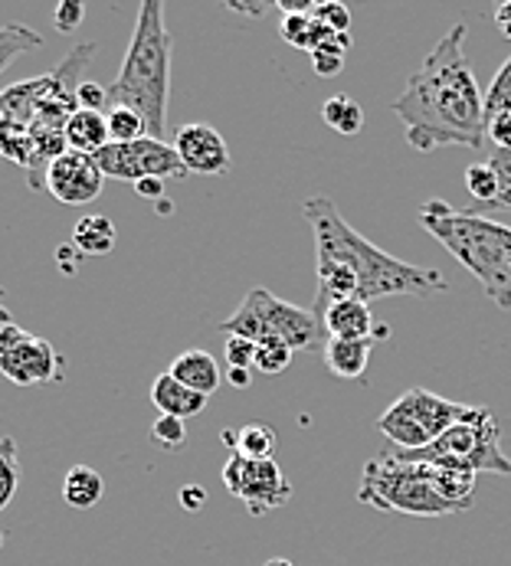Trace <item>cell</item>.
<instances>
[{
    "mask_svg": "<svg viewBox=\"0 0 511 566\" xmlns=\"http://www.w3.org/2000/svg\"><path fill=\"white\" fill-rule=\"evenodd\" d=\"M177 497H180V507L184 511H200L204 501H207V491H204V485H184Z\"/></svg>",
    "mask_w": 511,
    "mask_h": 566,
    "instance_id": "38",
    "label": "cell"
},
{
    "mask_svg": "<svg viewBox=\"0 0 511 566\" xmlns=\"http://www.w3.org/2000/svg\"><path fill=\"white\" fill-rule=\"evenodd\" d=\"M76 252H80L76 245H60V249H56V259L63 262V269H66V272H73V262H76Z\"/></svg>",
    "mask_w": 511,
    "mask_h": 566,
    "instance_id": "42",
    "label": "cell"
},
{
    "mask_svg": "<svg viewBox=\"0 0 511 566\" xmlns=\"http://www.w3.org/2000/svg\"><path fill=\"white\" fill-rule=\"evenodd\" d=\"M351 50V33H335L328 43H322L319 50H312V70L319 76H338L341 66H344V56Z\"/></svg>",
    "mask_w": 511,
    "mask_h": 566,
    "instance_id": "26",
    "label": "cell"
},
{
    "mask_svg": "<svg viewBox=\"0 0 511 566\" xmlns=\"http://www.w3.org/2000/svg\"><path fill=\"white\" fill-rule=\"evenodd\" d=\"M489 164L499 174V200L492 203V210H511V148H505V151L492 148Z\"/></svg>",
    "mask_w": 511,
    "mask_h": 566,
    "instance_id": "31",
    "label": "cell"
},
{
    "mask_svg": "<svg viewBox=\"0 0 511 566\" xmlns=\"http://www.w3.org/2000/svg\"><path fill=\"white\" fill-rule=\"evenodd\" d=\"M322 122L338 135H357L364 128V108L351 95H332L322 105Z\"/></svg>",
    "mask_w": 511,
    "mask_h": 566,
    "instance_id": "21",
    "label": "cell"
},
{
    "mask_svg": "<svg viewBox=\"0 0 511 566\" xmlns=\"http://www.w3.org/2000/svg\"><path fill=\"white\" fill-rule=\"evenodd\" d=\"M17 132H20V128H17V125H10V122L0 115V155H7V148H10V138H13Z\"/></svg>",
    "mask_w": 511,
    "mask_h": 566,
    "instance_id": "41",
    "label": "cell"
},
{
    "mask_svg": "<svg viewBox=\"0 0 511 566\" xmlns=\"http://www.w3.org/2000/svg\"><path fill=\"white\" fill-rule=\"evenodd\" d=\"M40 46H43V36H40L36 30L23 27V23H7V27H0V73H3L13 60L27 56L30 50H40Z\"/></svg>",
    "mask_w": 511,
    "mask_h": 566,
    "instance_id": "23",
    "label": "cell"
},
{
    "mask_svg": "<svg viewBox=\"0 0 511 566\" xmlns=\"http://www.w3.org/2000/svg\"><path fill=\"white\" fill-rule=\"evenodd\" d=\"M410 462H429L439 469L472 472V475H511V459L502 452V429L486 406H469V412L449 426L432 446L420 452H400Z\"/></svg>",
    "mask_w": 511,
    "mask_h": 566,
    "instance_id": "6",
    "label": "cell"
},
{
    "mask_svg": "<svg viewBox=\"0 0 511 566\" xmlns=\"http://www.w3.org/2000/svg\"><path fill=\"white\" fill-rule=\"evenodd\" d=\"M223 357H227V367H240V370H250L255 364V344L247 337H227L223 344Z\"/></svg>",
    "mask_w": 511,
    "mask_h": 566,
    "instance_id": "33",
    "label": "cell"
},
{
    "mask_svg": "<svg viewBox=\"0 0 511 566\" xmlns=\"http://www.w3.org/2000/svg\"><path fill=\"white\" fill-rule=\"evenodd\" d=\"M152 403L158 406L161 416H174V419H190L197 412H204L207 397L194 394L190 387H184L180 380H174L170 374H161L152 384Z\"/></svg>",
    "mask_w": 511,
    "mask_h": 566,
    "instance_id": "18",
    "label": "cell"
},
{
    "mask_svg": "<svg viewBox=\"0 0 511 566\" xmlns=\"http://www.w3.org/2000/svg\"><path fill=\"white\" fill-rule=\"evenodd\" d=\"M105 118H108V138H112V145H132V142L148 138V128H145L142 115H135L132 108L112 105Z\"/></svg>",
    "mask_w": 511,
    "mask_h": 566,
    "instance_id": "25",
    "label": "cell"
},
{
    "mask_svg": "<svg viewBox=\"0 0 511 566\" xmlns=\"http://www.w3.org/2000/svg\"><path fill=\"white\" fill-rule=\"evenodd\" d=\"M302 213L315 237V262H332L354 275L357 282V302H377L390 295H414L432 298L449 292V282L436 272L414 262H404L380 245L364 240L335 207L332 197H309L302 203Z\"/></svg>",
    "mask_w": 511,
    "mask_h": 566,
    "instance_id": "2",
    "label": "cell"
},
{
    "mask_svg": "<svg viewBox=\"0 0 511 566\" xmlns=\"http://www.w3.org/2000/svg\"><path fill=\"white\" fill-rule=\"evenodd\" d=\"M476 479L479 475L472 472L410 462L400 452H390L364 465L357 501L377 511H397L410 517H449L472 507Z\"/></svg>",
    "mask_w": 511,
    "mask_h": 566,
    "instance_id": "3",
    "label": "cell"
},
{
    "mask_svg": "<svg viewBox=\"0 0 511 566\" xmlns=\"http://www.w3.org/2000/svg\"><path fill=\"white\" fill-rule=\"evenodd\" d=\"M505 112H511V56L502 63V70L496 73V80L486 92V122Z\"/></svg>",
    "mask_w": 511,
    "mask_h": 566,
    "instance_id": "28",
    "label": "cell"
},
{
    "mask_svg": "<svg viewBox=\"0 0 511 566\" xmlns=\"http://www.w3.org/2000/svg\"><path fill=\"white\" fill-rule=\"evenodd\" d=\"M227 380L233 384V387H250V380H253V374L250 370H240V367H230V374H227Z\"/></svg>",
    "mask_w": 511,
    "mask_h": 566,
    "instance_id": "43",
    "label": "cell"
},
{
    "mask_svg": "<svg viewBox=\"0 0 511 566\" xmlns=\"http://www.w3.org/2000/svg\"><path fill=\"white\" fill-rule=\"evenodd\" d=\"M115 243H118V230L102 213H88L73 227V245L85 255H108Z\"/></svg>",
    "mask_w": 511,
    "mask_h": 566,
    "instance_id": "19",
    "label": "cell"
},
{
    "mask_svg": "<svg viewBox=\"0 0 511 566\" xmlns=\"http://www.w3.org/2000/svg\"><path fill=\"white\" fill-rule=\"evenodd\" d=\"M230 10H240V13H253V17H262L269 10V3H230Z\"/></svg>",
    "mask_w": 511,
    "mask_h": 566,
    "instance_id": "44",
    "label": "cell"
},
{
    "mask_svg": "<svg viewBox=\"0 0 511 566\" xmlns=\"http://www.w3.org/2000/svg\"><path fill=\"white\" fill-rule=\"evenodd\" d=\"M223 485L233 497H240L247 504V511L255 514V517L289 504V497H292V485L285 482L275 459L253 462V459H243V455L230 452V459L223 465Z\"/></svg>",
    "mask_w": 511,
    "mask_h": 566,
    "instance_id": "11",
    "label": "cell"
},
{
    "mask_svg": "<svg viewBox=\"0 0 511 566\" xmlns=\"http://www.w3.org/2000/svg\"><path fill=\"white\" fill-rule=\"evenodd\" d=\"M496 27L502 30V36H509L511 40V0L496 7Z\"/></svg>",
    "mask_w": 511,
    "mask_h": 566,
    "instance_id": "39",
    "label": "cell"
},
{
    "mask_svg": "<svg viewBox=\"0 0 511 566\" xmlns=\"http://www.w3.org/2000/svg\"><path fill=\"white\" fill-rule=\"evenodd\" d=\"M165 184L168 180H161V177H145V180L135 184V193L142 200H165Z\"/></svg>",
    "mask_w": 511,
    "mask_h": 566,
    "instance_id": "37",
    "label": "cell"
},
{
    "mask_svg": "<svg viewBox=\"0 0 511 566\" xmlns=\"http://www.w3.org/2000/svg\"><path fill=\"white\" fill-rule=\"evenodd\" d=\"M152 436H155V442H158L161 449L177 452V449L184 446V439H187V426H184V419H174V416H161V412H158V419H155V426H152Z\"/></svg>",
    "mask_w": 511,
    "mask_h": 566,
    "instance_id": "30",
    "label": "cell"
},
{
    "mask_svg": "<svg viewBox=\"0 0 511 566\" xmlns=\"http://www.w3.org/2000/svg\"><path fill=\"white\" fill-rule=\"evenodd\" d=\"M275 446H279V436L265 422H250L237 432V455H243V459L265 462L275 455Z\"/></svg>",
    "mask_w": 511,
    "mask_h": 566,
    "instance_id": "22",
    "label": "cell"
},
{
    "mask_svg": "<svg viewBox=\"0 0 511 566\" xmlns=\"http://www.w3.org/2000/svg\"><path fill=\"white\" fill-rule=\"evenodd\" d=\"M83 17L85 7L80 0H63V3H56V10H53V23H56L60 33H76V27H83Z\"/></svg>",
    "mask_w": 511,
    "mask_h": 566,
    "instance_id": "34",
    "label": "cell"
},
{
    "mask_svg": "<svg viewBox=\"0 0 511 566\" xmlns=\"http://www.w3.org/2000/svg\"><path fill=\"white\" fill-rule=\"evenodd\" d=\"M466 187H469V193L476 197V210H492V203L499 200V174H496V167L489 161H479V164H469L466 167Z\"/></svg>",
    "mask_w": 511,
    "mask_h": 566,
    "instance_id": "24",
    "label": "cell"
},
{
    "mask_svg": "<svg viewBox=\"0 0 511 566\" xmlns=\"http://www.w3.org/2000/svg\"><path fill=\"white\" fill-rule=\"evenodd\" d=\"M158 213H165V217H168V213H170V200H158Z\"/></svg>",
    "mask_w": 511,
    "mask_h": 566,
    "instance_id": "47",
    "label": "cell"
},
{
    "mask_svg": "<svg viewBox=\"0 0 511 566\" xmlns=\"http://www.w3.org/2000/svg\"><path fill=\"white\" fill-rule=\"evenodd\" d=\"M105 187V174L92 155H80V151H66L46 170V190L66 203V207H83L92 203Z\"/></svg>",
    "mask_w": 511,
    "mask_h": 566,
    "instance_id": "12",
    "label": "cell"
},
{
    "mask_svg": "<svg viewBox=\"0 0 511 566\" xmlns=\"http://www.w3.org/2000/svg\"><path fill=\"white\" fill-rule=\"evenodd\" d=\"M76 102L80 108H88V112H102V105H108V85H98V82L85 80L76 92Z\"/></svg>",
    "mask_w": 511,
    "mask_h": 566,
    "instance_id": "35",
    "label": "cell"
},
{
    "mask_svg": "<svg viewBox=\"0 0 511 566\" xmlns=\"http://www.w3.org/2000/svg\"><path fill=\"white\" fill-rule=\"evenodd\" d=\"M20 485V459H17V442L10 436L0 439V511L13 501Z\"/></svg>",
    "mask_w": 511,
    "mask_h": 566,
    "instance_id": "27",
    "label": "cell"
},
{
    "mask_svg": "<svg viewBox=\"0 0 511 566\" xmlns=\"http://www.w3.org/2000/svg\"><path fill=\"white\" fill-rule=\"evenodd\" d=\"M102 494H105V482H102V475H98L95 469H88V465H73V469L66 472L63 497H66L70 507L88 511V507H95V504L102 501Z\"/></svg>",
    "mask_w": 511,
    "mask_h": 566,
    "instance_id": "20",
    "label": "cell"
},
{
    "mask_svg": "<svg viewBox=\"0 0 511 566\" xmlns=\"http://www.w3.org/2000/svg\"><path fill=\"white\" fill-rule=\"evenodd\" d=\"M174 380H180L184 387H190L194 394L200 397H213L223 384V374H220V364L213 360V354L207 350H184L180 357H174L168 370Z\"/></svg>",
    "mask_w": 511,
    "mask_h": 566,
    "instance_id": "14",
    "label": "cell"
},
{
    "mask_svg": "<svg viewBox=\"0 0 511 566\" xmlns=\"http://www.w3.org/2000/svg\"><path fill=\"white\" fill-rule=\"evenodd\" d=\"M319 322H322L328 337H344V340L374 337V331H377L374 315H371V305L367 302H357V298H344V302L328 305Z\"/></svg>",
    "mask_w": 511,
    "mask_h": 566,
    "instance_id": "15",
    "label": "cell"
},
{
    "mask_svg": "<svg viewBox=\"0 0 511 566\" xmlns=\"http://www.w3.org/2000/svg\"><path fill=\"white\" fill-rule=\"evenodd\" d=\"M466 412L469 406L452 403L432 390L414 387L380 412L377 429L397 446V452H420L432 446L449 426H456Z\"/></svg>",
    "mask_w": 511,
    "mask_h": 566,
    "instance_id": "8",
    "label": "cell"
},
{
    "mask_svg": "<svg viewBox=\"0 0 511 566\" xmlns=\"http://www.w3.org/2000/svg\"><path fill=\"white\" fill-rule=\"evenodd\" d=\"M170 53H174V36L165 27V3L145 0L122 70L108 85V102L142 115L148 138L155 142H165L168 135Z\"/></svg>",
    "mask_w": 511,
    "mask_h": 566,
    "instance_id": "4",
    "label": "cell"
},
{
    "mask_svg": "<svg viewBox=\"0 0 511 566\" xmlns=\"http://www.w3.org/2000/svg\"><path fill=\"white\" fill-rule=\"evenodd\" d=\"M63 138H66V148L70 151H80V155H92L95 158L102 148L112 145V138H108V118L102 112L76 108L73 118L63 128Z\"/></svg>",
    "mask_w": 511,
    "mask_h": 566,
    "instance_id": "17",
    "label": "cell"
},
{
    "mask_svg": "<svg viewBox=\"0 0 511 566\" xmlns=\"http://www.w3.org/2000/svg\"><path fill=\"white\" fill-rule=\"evenodd\" d=\"M0 374L17 387H36L60 377L56 347L20 324L0 327Z\"/></svg>",
    "mask_w": 511,
    "mask_h": 566,
    "instance_id": "9",
    "label": "cell"
},
{
    "mask_svg": "<svg viewBox=\"0 0 511 566\" xmlns=\"http://www.w3.org/2000/svg\"><path fill=\"white\" fill-rule=\"evenodd\" d=\"M217 331H223L227 337H247L255 347L279 340L292 350H319V344L328 340L312 308L292 305L269 289H250L243 305L227 322L217 324Z\"/></svg>",
    "mask_w": 511,
    "mask_h": 566,
    "instance_id": "7",
    "label": "cell"
},
{
    "mask_svg": "<svg viewBox=\"0 0 511 566\" xmlns=\"http://www.w3.org/2000/svg\"><path fill=\"white\" fill-rule=\"evenodd\" d=\"M312 17H315L319 23H325L332 33H347V30H351V10H347L344 3H335V0H328V3H315Z\"/></svg>",
    "mask_w": 511,
    "mask_h": 566,
    "instance_id": "32",
    "label": "cell"
},
{
    "mask_svg": "<svg viewBox=\"0 0 511 566\" xmlns=\"http://www.w3.org/2000/svg\"><path fill=\"white\" fill-rule=\"evenodd\" d=\"M374 344H377V337H361V340L328 337L325 340V364L341 380H361L367 364H371Z\"/></svg>",
    "mask_w": 511,
    "mask_h": 566,
    "instance_id": "16",
    "label": "cell"
},
{
    "mask_svg": "<svg viewBox=\"0 0 511 566\" xmlns=\"http://www.w3.org/2000/svg\"><path fill=\"white\" fill-rule=\"evenodd\" d=\"M0 298H3V289H0ZM3 324H13V318H10V312H7V305L0 302V327H3Z\"/></svg>",
    "mask_w": 511,
    "mask_h": 566,
    "instance_id": "45",
    "label": "cell"
},
{
    "mask_svg": "<svg viewBox=\"0 0 511 566\" xmlns=\"http://www.w3.org/2000/svg\"><path fill=\"white\" fill-rule=\"evenodd\" d=\"M466 33L462 23H452L394 102L407 145L420 155L486 145V95L466 60Z\"/></svg>",
    "mask_w": 511,
    "mask_h": 566,
    "instance_id": "1",
    "label": "cell"
},
{
    "mask_svg": "<svg viewBox=\"0 0 511 566\" xmlns=\"http://www.w3.org/2000/svg\"><path fill=\"white\" fill-rule=\"evenodd\" d=\"M420 227L479 279L489 302L511 312V227L476 210H452L446 200H426Z\"/></svg>",
    "mask_w": 511,
    "mask_h": 566,
    "instance_id": "5",
    "label": "cell"
},
{
    "mask_svg": "<svg viewBox=\"0 0 511 566\" xmlns=\"http://www.w3.org/2000/svg\"><path fill=\"white\" fill-rule=\"evenodd\" d=\"M262 566H295L292 560H285V557H272V560H265Z\"/></svg>",
    "mask_w": 511,
    "mask_h": 566,
    "instance_id": "46",
    "label": "cell"
},
{
    "mask_svg": "<svg viewBox=\"0 0 511 566\" xmlns=\"http://www.w3.org/2000/svg\"><path fill=\"white\" fill-rule=\"evenodd\" d=\"M486 138H489V142H492V148H499V151L511 148V112H505V115H496V118H489V122H486Z\"/></svg>",
    "mask_w": 511,
    "mask_h": 566,
    "instance_id": "36",
    "label": "cell"
},
{
    "mask_svg": "<svg viewBox=\"0 0 511 566\" xmlns=\"http://www.w3.org/2000/svg\"><path fill=\"white\" fill-rule=\"evenodd\" d=\"M292 354H295V350H292V347H285V344H279V340L259 344V347H255L253 367L259 370V374H269V377H272V374H282V370L292 364Z\"/></svg>",
    "mask_w": 511,
    "mask_h": 566,
    "instance_id": "29",
    "label": "cell"
},
{
    "mask_svg": "<svg viewBox=\"0 0 511 566\" xmlns=\"http://www.w3.org/2000/svg\"><path fill=\"white\" fill-rule=\"evenodd\" d=\"M95 161L102 167L105 180H125V184H138L145 177H184V164L177 158L174 145L168 142H155V138H142L132 145H108L95 155Z\"/></svg>",
    "mask_w": 511,
    "mask_h": 566,
    "instance_id": "10",
    "label": "cell"
},
{
    "mask_svg": "<svg viewBox=\"0 0 511 566\" xmlns=\"http://www.w3.org/2000/svg\"><path fill=\"white\" fill-rule=\"evenodd\" d=\"M174 151L187 174H200V177H217V174L230 170V164H233L223 135L213 125H200V122L177 128Z\"/></svg>",
    "mask_w": 511,
    "mask_h": 566,
    "instance_id": "13",
    "label": "cell"
},
{
    "mask_svg": "<svg viewBox=\"0 0 511 566\" xmlns=\"http://www.w3.org/2000/svg\"><path fill=\"white\" fill-rule=\"evenodd\" d=\"M279 10L289 17V13H312L315 10V3H309V0H282L279 3Z\"/></svg>",
    "mask_w": 511,
    "mask_h": 566,
    "instance_id": "40",
    "label": "cell"
}]
</instances>
